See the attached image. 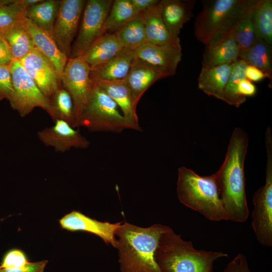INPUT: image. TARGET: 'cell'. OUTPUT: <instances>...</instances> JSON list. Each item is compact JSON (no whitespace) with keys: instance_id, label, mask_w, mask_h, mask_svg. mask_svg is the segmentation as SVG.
Listing matches in <instances>:
<instances>
[{"instance_id":"6da1fadb","label":"cell","mask_w":272,"mask_h":272,"mask_svg":"<svg viewBox=\"0 0 272 272\" xmlns=\"http://www.w3.org/2000/svg\"><path fill=\"white\" fill-rule=\"evenodd\" d=\"M248 144L247 133L239 127L232 132L224 161L215 173L220 198L228 220L244 222L249 210L245 192L244 163Z\"/></svg>"},{"instance_id":"7a4b0ae2","label":"cell","mask_w":272,"mask_h":272,"mask_svg":"<svg viewBox=\"0 0 272 272\" xmlns=\"http://www.w3.org/2000/svg\"><path fill=\"white\" fill-rule=\"evenodd\" d=\"M170 227H141L124 222L115 233L120 272H162L155 258L161 234Z\"/></svg>"},{"instance_id":"3957f363","label":"cell","mask_w":272,"mask_h":272,"mask_svg":"<svg viewBox=\"0 0 272 272\" xmlns=\"http://www.w3.org/2000/svg\"><path fill=\"white\" fill-rule=\"evenodd\" d=\"M227 256L221 251L195 249L170 227L161 234L155 253L162 272H212L214 262Z\"/></svg>"},{"instance_id":"277c9868","label":"cell","mask_w":272,"mask_h":272,"mask_svg":"<svg viewBox=\"0 0 272 272\" xmlns=\"http://www.w3.org/2000/svg\"><path fill=\"white\" fill-rule=\"evenodd\" d=\"M177 195L181 203L209 220H228L215 173L202 176L185 167H179Z\"/></svg>"},{"instance_id":"5b68a950","label":"cell","mask_w":272,"mask_h":272,"mask_svg":"<svg viewBox=\"0 0 272 272\" xmlns=\"http://www.w3.org/2000/svg\"><path fill=\"white\" fill-rule=\"evenodd\" d=\"M255 0H205L194 24L196 39L205 45L230 32Z\"/></svg>"},{"instance_id":"8992f818","label":"cell","mask_w":272,"mask_h":272,"mask_svg":"<svg viewBox=\"0 0 272 272\" xmlns=\"http://www.w3.org/2000/svg\"><path fill=\"white\" fill-rule=\"evenodd\" d=\"M117 104L94 83L88 101L74 127L83 126L92 132L120 133L131 129Z\"/></svg>"},{"instance_id":"52a82bcc","label":"cell","mask_w":272,"mask_h":272,"mask_svg":"<svg viewBox=\"0 0 272 272\" xmlns=\"http://www.w3.org/2000/svg\"><path fill=\"white\" fill-rule=\"evenodd\" d=\"M267 161L265 182L254 192L251 226L257 240L263 246H272V136L267 127L265 134Z\"/></svg>"},{"instance_id":"ba28073f","label":"cell","mask_w":272,"mask_h":272,"mask_svg":"<svg viewBox=\"0 0 272 272\" xmlns=\"http://www.w3.org/2000/svg\"><path fill=\"white\" fill-rule=\"evenodd\" d=\"M9 67L13 92L9 101L13 109L22 117L37 107L44 110L49 115L51 108L49 99L41 92L19 60H13Z\"/></svg>"},{"instance_id":"9c48e42d","label":"cell","mask_w":272,"mask_h":272,"mask_svg":"<svg viewBox=\"0 0 272 272\" xmlns=\"http://www.w3.org/2000/svg\"><path fill=\"white\" fill-rule=\"evenodd\" d=\"M113 1H86L79 33L72 45L71 58L81 57L94 42L104 34V23Z\"/></svg>"},{"instance_id":"30bf717a","label":"cell","mask_w":272,"mask_h":272,"mask_svg":"<svg viewBox=\"0 0 272 272\" xmlns=\"http://www.w3.org/2000/svg\"><path fill=\"white\" fill-rule=\"evenodd\" d=\"M60 80L73 101L75 124L86 107L93 86L90 69L81 57L70 58Z\"/></svg>"},{"instance_id":"8fae6325","label":"cell","mask_w":272,"mask_h":272,"mask_svg":"<svg viewBox=\"0 0 272 272\" xmlns=\"http://www.w3.org/2000/svg\"><path fill=\"white\" fill-rule=\"evenodd\" d=\"M86 1L61 0L51 35L58 48L68 58Z\"/></svg>"},{"instance_id":"7c38bea8","label":"cell","mask_w":272,"mask_h":272,"mask_svg":"<svg viewBox=\"0 0 272 272\" xmlns=\"http://www.w3.org/2000/svg\"><path fill=\"white\" fill-rule=\"evenodd\" d=\"M19 61L41 92L49 99L62 86L53 63L36 47Z\"/></svg>"},{"instance_id":"4fadbf2b","label":"cell","mask_w":272,"mask_h":272,"mask_svg":"<svg viewBox=\"0 0 272 272\" xmlns=\"http://www.w3.org/2000/svg\"><path fill=\"white\" fill-rule=\"evenodd\" d=\"M182 48L173 45H157L146 42L137 49L135 57L166 77L174 76L181 60Z\"/></svg>"},{"instance_id":"5bb4252c","label":"cell","mask_w":272,"mask_h":272,"mask_svg":"<svg viewBox=\"0 0 272 272\" xmlns=\"http://www.w3.org/2000/svg\"><path fill=\"white\" fill-rule=\"evenodd\" d=\"M37 135L45 146L52 147L57 152L64 153L72 148L85 149L90 144L78 129L61 120H56L53 125L39 130Z\"/></svg>"},{"instance_id":"9a60e30c","label":"cell","mask_w":272,"mask_h":272,"mask_svg":"<svg viewBox=\"0 0 272 272\" xmlns=\"http://www.w3.org/2000/svg\"><path fill=\"white\" fill-rule=\"evenodd\" d=\"M59 223L62 228L69 231H83L94 234L105 243L110 244L115 248V233L122 222H101L74 211L63 217L59 220Z\"/></svg>"},{"instance_id":"2e32d148","label":"cell","mask_w":272,"mask_h":272,"mask_svg":"<svg viewBox=\"0 0 272 272\" xmlns=\"http://www.w3.org/2000/svg\"><path fill=\"white\" fill-rule=\"evenodd\" d=\"M117 104L120 111L131 127V129L142 131L130 90L125 80L93 82Z\"/></svg>"},{"instance_id":"e0dca14e","label":"cell","mask_w":272,"mask_h":272,"mask_svg":"<svg viewBox=\"0 0 272 272\" xmlns=\"http://www.w3.org/2000/svg\"><path fill=\"white\" fill-rule=\"evenodd\" d=\"M239 54L240 49L232 29L220 39L205 45L202 67L233 63L239 59Z\"/></svg>"},{"instance_id":"ac0fdd59","label":"cell","mask_w":272,"mask_h":272,"mask_svg":"<svg viewBox=\"0 0 272 272\" xmlns=\"http://www.w3.org/2000/svg\"><path fill=\"white\" fill-rule=\"evenodd\" d=\"M22 25L29 34L35 47L53 63L60 79L69 58L60 51L51 34L26 18Z\"/></svg>"},{"instance_id":"d6986e66","label":"cell","mask_w":272,"mask_h":272,"mask_svg":"<svg viewBox=\"0 0 272 272\" xmlns=\"http://www.w3.org/2000/svg\"><path fill=\"white\" fill-rule=\"evenodd\" d=\"M137 50L123 48L105 63L90 70L93 82L114 81L125 80L135 58Z\"/></svg>"},{"instance_id":"ffe728a7","label":"cell","mask_w":272,"mask_h":272,"mask_svg":"<svg viewBox=\"0 0 272 272\" xmlns=\"http://www.w3.org/2000/svg\"><path fill=\"white\" fill-rule=\"evenodd\" d=\"M196 0H161L162 18L169 33L179 37L183 26L193 17Z\"/></svg>"},{"instance_id":"44dd1931","label":"cell","mask_w":272,"mask_h":272,"mask_svg":"<svg viewBox=\"0 0 272 272\" xmlns=\"http://www.w3.org/2000/svg\"><path fill=\"white\" fill-rule=\"evenodd\" d=\"M160 2L142 13L145 25L147 42L157 45H173L181 47L179 37L172 36L167 29L162 18Z\"/></svg>"},{"instance_id":"7402d4cb","label":"cell","mask_w":272,"mask_h":272,"mask_svg":"<svg viewBox=\"0 0 272 272\" xmlns=\"http://www.w3.org/2000/svg\"><path fill=\"white\" fill-rule=\"evenodd\" d=\"M165 78L164 74L147 66L135 57L125 79L134 105L137 106L143 94L152 84Z\"/></svg>"},{"instance_id":"603a6c76","label":"cell","mask_w":272,"mask_h":272,"mask_svg":"<svg viewBox=\"0 0 272 272\" xmlns=\"http://www.w3.org/2000/svg\"><path fill=\"white\" fill-rule=\"evenodd\" d=\"M233 63L201 67L197 78L198 88L208 95L224 101Z\"/></svg>"},{"instance_id":"cb8c5ba5","label":"cell","mask_w":272,"mask_h":272,"mask_svg":"<svg viewBox=\"0 0 272 272\" xmlns=\"http://www.w3.org/2000/svg\"><path fill=\"white\" fill-rule=\"evenodd\" d=\"M123 48L114 33H105L94 42L81 57L92 70L108 61Z\"/></svg>"},{"instance_id":"d4e9b609","label":"cell","mask_w":272,"mask_h":272,"mask_svg":"<svg viewBox=\"0 0 272 272\" xmlns=\"http://www.w3.org/2000/svg\"><path fill=\"white\" fill-rule=\"evenodd\" d=\"M239 58L247 64L255 66L266 74L269 80V87L272 83V46L261 39H255L247 49L240 52Z\"/></svg>"},{"instance_id":"484cf974","label":"cell","mask_w":272,"mask_h":272,"mask_svg":"<svg viewBox=\"0 0 272 272\" xmlns=\"http://www.w3.org/2000/svg\"><path fill=\"white\" fill-rule=\"evenodd\" d=\"M60 1L41 0L26 9V17L38 28L51 33Z\"/></svg>"},{"instance_id":"4316f807","label":"cell","mask_w":272,"mask_h":272,"mask_svg":"<svg viewBox=\"0 0 272 272\" xmlns=\"http://www.w3.org/2000/svg\"><path fill=\"white\" fill-rule=\"evenodd\" d=\"M256 38L272 44V1L256 0L251 13Z\"/></svg>"},{"instance_id":"83f0119b","label":"cell","mask_w":272,"mask_h":272,"mask_svg":"<svg viewBox=\"0 0 272 272\" xmlns=\"http://www.w3.org/2000/svg\"><path fill=\"white\" fill-rule=\"evenodd\" d=\"M22 24L2 31V37L8 45L13 60H20L35 47Z\"/></svg>"},{"instance_id":"f1b7e54d","label":"cell","mask_w":272,"mask_h":272,"mask_svg":"<svg viewBox=\"0 0 272 272\" xmlns=\"http://www.w3.org/2000/svg\"><path fill=\"white\" fill-rule=\"evenodd\" d=\"M114 33L123 48L137 50L147 42L142 14H138Z\"/></svg>"},{"instance_id":"f546056e","label":"cell","mask_w":272,"mask_h":272,"mask_svg":"<svg viewBox=\"0 0 272 272\" xmlns=\"http://www.w3.org/2000/svg\"><path fill=\"white\" fill-rule=\"evenodd\" d=\"M138 14H139L134 9L130 0L113 1L104 23V34L114 33Z\"/></svg>"},{"instance_id":"4dcf8cb0","label":"cell","mask_w":272,"mask_h":272,"mask_svg":"<svg viewBox=\"0 0 272 272\" xmlns=\"http://www.w3.org/2000/svg\"><path fill=\"white\" fill-rule=\"evenodd\" d=\"M49 100L51 108L49 115L54 121L63 120L73 127L75 122L73 101L70 94L62 85Z\"/></svg>"},{"instance_id":"1f68e13d","label":"cell","mask_w":272,"mask_h":272,"mask_svg":"<svg viewBox=\"0 0 272 272\" xmlns=\"http://www.w3.org/2000/svg\"><path fill=\"white\" fill-rule=\"evenodd\" d=\"M247 64L239 58L232 64L231 72L224 91V101L227 104L239 107L246 100L238 92L239 82L245 78V71Z\"/></svg>"},{"instance_id":"d6a6232c","label":"cell","mask_w":272,"mask_h":272,"mask_svg":"<svg viewBox=\"0 0 272 272\" xmlns=\"http://www.w3.org/2000/svg\"><path fill=\"white\" fill-rule=\"evenodd\" d=\"M26 17V9L21 0H0V30L22 24Z\"/></svg>"},{"instance_id":"836d02e7","label":"cell","mask_w":272,"mask_h":272,"mask_svg":"<svg viewBox=\"0 0 272 272\" xmlns=\"http://www.w3.org/2000/svg\"><path fill=\"white\" fill-rule=\"evenodd\" d=\"M256 1L233 29L234 37L240 52L249 48L256 39L251 19L252 10Z\"/></svg>"},{"instance_id":"e575fe53","label":"cell","mask_w":272,"mask_h":272,"mask_svg":"<svg viewBox=\"0 0 272 272\" xmlns=\"http://www.w3.org/2000/svg\"><path fill=\"white\" fill-rule=\"evenodd\" d=\"M29 261L21 250L14 249L8 252L4 257L0 269L21 268Z\"/></svg>"},{"instance_id":"d590c367","label":"cell","mask_w":272,"mask_h":272,"mask_svg":"<svg viewBox=\"0 0 272 272\" xmlns=\"http://www.w3.org/2000/svg\"><path fill=\"white\" fill-rule=\"evenodd\" d=\"M13 92L9 65H0V100L11 98Z\"/></svg>"},{"instance_id":"8d00e7d4","label":"cell","mask_w":272,"mask_h":272,"mask_svg":"<svg viewBox=\"0 0 272 272\" xmlns=\"http://www.w3.org/2000/svg\"><path fill=\"white\" fill-rule=\"evenodd\" d=\"M223 272H251L249 268L246 256L238 254L227 265Z\"/></svg>"},{"instance_id":"74e56055","label":"cell","mask_w":272,"mask_h":272,"mask_svg":"<svg viewBox=\"0 0 272 272\" xmlns=\"http://www.w3.org/2000/svg\"><path fill=\"white\" fill-rule=\"evenodd\" d=\"M47 260L29 262L21 268L0 269V272H43Z\"/></svg>"},{"instance_id":"f35d334b","label":"cell","mask_w":272,"mask_h":272,"mask_svg":"<svg viewBox=\"0 0 272 272\" xmlns=\"http://www.w3.org/2000/svg\"><path fill=\"white\" fill-rule=\"evenodd\" d=\"M257 91L256 86L251 81L246 78L242 79L239 83L238 92L242 97L253 96Z\"/></svg>"},{"instance_id":"ab89813d","label":"cell","mask_w":272,"mask_h":272,"mask_svg":"<svg viewBox=\"0 0 272 272\" xmlns=\"http://www.w3.org/2000/svg\"><path fill=\"white\" fill-rule=\"evenodd\" d=\"M245 77L247 79L252 82H259L264 78H267L268 79V77L266 74L260 69L247 64L245 71Z\"/></svg>"},{"instance_id":"60d3db41","label":"cell","mask_w":272,"mask_h":272,"mask_svg":"<svg viewBox=\"0 0 272 272\" xmlns=\"http://www.w3.org/2000/svg\"><path fill=\"white\" fill-rule=\"evenodd\" d=\"M12 60L8 45L2 37L0 38V65H9Z\"/></svg>"},{"instance_id":"b9f144b4","label":"cell","mask_w":272,"mask_h":272,"mask_svg":"<svg viewBox=\"0 0 272 272\" xmlns=\"http://www.w3.org/2000/svg\"><path fill=\"white\" fill-rule=\"evenodd\" d=\"M135 10L139 13L146 12L157 5L159 0H130Z\"/></svg>"},{"instance_id":"7bdbcfd3","label":"cell","mask_w":272,"mask_h":272,"mask_svg":"<svg viewBox=\"0 0 272 272\" xmlns=\"http://www.w3.org/2000/svg\"><path fill=\"white\" fill-rule=\"evenodd\" d=\"M2 37V31L0 30V38Z\"/></svg>"}]
</instances>
